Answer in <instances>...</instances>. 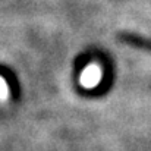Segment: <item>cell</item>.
Returning <instances> with one entry per match:
<instances>
[{"mask_svg": "<svg viewBox=\"0 0 151 151\" xmlns=\"http://www.w3.org/2000/svg\"><path fill=\"white\" fill-rule=\"evenodd\" d=\"M100 78H101L100 68L96 66V65H91V66H88V68L84 70V73H82V76H81V82H82L84 87L91 88V87H94V85L99 84Z\"/></svg>", "mask_w": 151, "mask_h": 151, "instance_id": "1", "label": "cell"}, {"mask_svg": "<svg viewBox=\"0 0 151 151\" xmlns=\"http://www.w3.org/2000/svg\"><path fill=\"white\" fill-rule=\"evenodd\" d=\"M9 99V87L3 76H0V101H6Z\"/></svg>", "mask_w": 151, "mask_h": 151, "instance_id": "2", "label": "cell"}]
</instances>
